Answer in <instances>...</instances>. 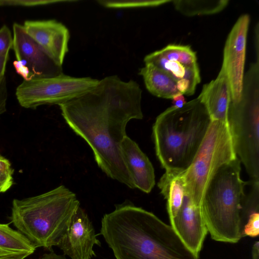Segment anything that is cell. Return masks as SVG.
Masks as SVG:
<instances>
[{"label":"cell","mask_w":259,"mask_h":259,"mask_svg":"<svg viewBox=\"0 0 259 259\" xmlns=\"http://www.w3.org/2000/svg\"><path fill=\"white\" fill-rule=\"evenodd\" d=\"M172 100V106L176 108L182 107L186 103L184 95L179 93L174 96L171 99Z\"/></svg>","instance_id":"obj_28"},{"label":"cell","mask_w":259,"mask_h":259,"mask_svg":"<svg viewBox=\"0 0 259 259\" xmlns=\"http://www.w3.org/2000/svg\"><path fill=\"white\" fill-rule=\"evenodd\" d=\"M100 234L115 259H199L170 225L128 200L104 215Z\"/></svg>","instance_id":"obj_2"},{"label":"cell","mask_w":259,"mask_h":259,"mask_svg":"<svg viewBox=\"0 0 259 259\" xmlns=\"http://www.w3.org/2000/svg\"><path fill=\"white\" fill-rule=\"evenodd\" d=\"M37 259H67L64 255L57 254L53 251L44 254L41 257Z\"/></svg>","instance_id":"obj_31"},{"label":"cell","mask_w":259,"mask_h":259,"mask_svg":"<svg viewBox=\"0 0 259 259\" xmlns=\"http://www.w3.org/2000/svg\"><path fill=\"white\" fill-rule=\"evenodd\" d=\"M211 122L199 97L181 108L171 106L157 117L152 137L156 155L165 172H181L188 168Z\"/></svg>","instance_id":"obj_3"},{"label":"cell","mask_w":259,"mask_h":259,"mask_svg":"<svg viewBox=\"0 0 259 259\" xmlns=\"http://www.w3.org/2000/svg\"><path fill=\"white\" fill-rule=\"evenodd\" d=\"M0 171H14L10 161L0 155Z\"/></svg>","instance_id":"obj_30"},{"label":"cell","mask_w":259,"mask_h":259,"mask_svg":"<svg viewBox=\"0 0 259 259\" xmlns=\"http://www.w3.org/2000/svg\"><path fill=\"white\" fill-rule=\"evenodd\" d=\"M144 61L145 64H152L165 71L176 82L182 79L188 80L194 91L201 81L199 68H189L178 61L168 60L161 54L159 50L146 56Z\"/></svg>","instance_id":"obj_19"},{"label":"cell","mask_w":259,"mask_h":259,"mask_svg":"<svg viewBox=\"0 0 259 259\" xmlns=\"http://www.w3.org/2000/svg\"><path fill=\"white\" fill-rule=\"evenodd\" d=\"M229 2L228 0H175L171 2L175 9L183 15L194 16L219 13L226 7Z\"/></svg>","instance_id":"obj_20"},{"label":"cell","mask_w":259,"mask_h":259,"mask_svg":"<svg viewBox=\"0 0 259 259\" xmlns=\"http://www.w3.org/2000/svg\"><path fill=\"white\" fill-rule=\"evenodd\" d=\"M184 171L165 172L157 184L161 194L167 200V210L169 220L176 216L183 202L185 195Z\"/></svg>","instance_id":"obj_17"},{"label":"cell","mask_w":259,"mask_h":259,"mask_svg":"<svg viewBox=\"0 0 259 259\" xmlns=\"http://www.w3.org/2000/svg\"><path fill=\"white\" fill-rule=\"evenodd\" d=\"M241 162L237 157L223 165L205 191L202 210L211 238L235 243L242 237L241 203L245 182L241 178Z\"/></svg>","instance_id":"obj_5"},{"label":"cell","mask_w":259,"mask_h":259,"mask_svg":"<svg viewBox=\"0 0 259 259\" xmlns=\"http://www.w3.org/2000/svg\"><path fill=\"white\" fill-rule=\"evenodd\" d=\"M237 158L228 122L212 120L192 162L184 172L185 194L202 205L214 175L223 165Z\"/></svg>","instance_id":"obj_7"},{"label":"cell","mask_w":259,"mask_h":259,"mask_svg":"<svg viewBox=\"0 0 259 259\" xmlns=\"http://www.w3.org/2000/svg\"><path fill=\"white\" fill-rule=\"evenodd\" d=\"M212 120L228 122V112L231 101L229 82L223 65L214 79L205 84L198 96Z\"/></svg>","instance_id":"obj_15"},{"label":"cell","mask_w":259,"mask_h":259,"mask_svg":"<svg viewBox=\"0 0 259 259\" xmlns=\"http://www.w3.org/2000/svg\"><path fill=\"white\" fill-rule=\"evenodd\" d=\"M159 51L168 60L178 61L189 68H199L196 53L190 46L169 44Z\"/></svg>","instance_id":"obj_21"},{"label":"cell","mask_w":259,"mask_h":259,"mask_svg":"<svg viewBox=\"0 0 259 259\" xmlns=\"http://www.w3.org/2000/svg\"><path fill=\"white\" fill-rule=\"evenodd\" d=\"M62 1L50 0H0V7L21 6L33 7L49 5L53 3L63 2Z\"/></svg>","instance_id":"obj_24"},{"label":"cell","mask_w":259,"mask_h":259,"mask_svg":"<svg viewBox=\"0 0 259 259\" xmlns=\"http://www.w3.org/2000/svg\"><path fill=\"white\" fill-rule=\"evenodd\" d=\"M14 171H0V193L8 190L13 184Z\"/></svg>","instance_id":"obj_26"},{"label":"cell","mask_w":259,"mask_h":259,"mask_svg":"<svg viewBox=\"0 0 259 259\" xmlns=\"http://www.w3.org/2000/svg\"><path fill=\"white\" fill-rule=\"evenodd\" d=\"M259 234L258 211L251 213L247 218V222L242 230V236L256 237Z\"/></svg>","instance_id":"obj_23"},{"label":"cell","mask_w":259,"mask_h":259,"mask_svg":"<svg viewBox=\"0 0 259 259\" xmlns=\"http://www.w3.org/2000/svg\"><path fill=\"white\" fill-rule=\"evenodd\" d=\"M36 247L19 231L0 224V259H24Z\"/></svg>","instance_id":"obj_16"},{"label":"cell","mask_w":259,"mask_h":259,"mask_svg":"<svg viewBox=\"0 0 259 259\" xmlns=\"http://www.w3.org/2000/svg\"><path fill=\"white\" fill-rule=\"evenodd\" d=\"M9 58V53L0 56V82L5 76V72L7 63Z\"/></svg>","instance_id":"obj_29"},{"label":"cell","mask_w":259,"mask_h":259,"mask_svg":"<svg viewBox=\"0 0 259 259\" xmlns=\"http://www.w3.org/2000/svg\"><path fill=\"white\" fill-rule=\"evenodd\" d=\"M121 151L135 188L146 193L151 192L155 184V176L154 167L147 156L127 136L121 142Z\"/></svg>","instance_id":"obj_14"},{"label":"cell","mask_w":259,"mask_h":259,"mask_svg":"<svg viewBox=\"0 0 259 259\" xmlns=\"http://www.w3.org/2000/svg\"><path fill=\"white\" fill-rule=\"evenodd\" d=\"M97 2L105 7L118 9L156 7L171 2L172 1H98Z\"/></svg>","instance_id":"obj_22"},{"label":"cell","mask_w":259,"mask_h":259,"mask_svg":"<svg viewBox=\"0 0 259 259\" xmlns=\"http://www.w3.org/2000/svg\"><path fill=\"white\" fill-rule=\"evenodd\" d=\"M13 46L16 60L13 62L16 71L25 80L54 77L63 73L57 65L25 31L23 26H13Z\"/></svg>","instance_id":"obj_9"},{"label":"cell","mask_w":259,"mask_h":259,"mask_svg":"<svg viewBox=\"0 0 259 259\" xmlns=\"http://www.w3.org/2000/svg\"><path fill=\"white\" fill-rule=\"evenodd\" d=\"M8 89L6 77L0 82V115L6 111Z\"/></svg>","instance_id":"obj_27"},{"label":"cell","mask_w":259,"mask_h":259,"mask_svg":"<svg viewBox=\"0 0 259 259\" xmlns=\"http://www.w3.org/2000/svg\"><path fill=\"white\" fill-rule=\"evenodd\" d=\"M95 245L101 246V242L87 212L79 207L57 246L71 259H92L96 256Z\"/></svg>","instance_id":"obj_11"},{"label":"cell","mask_w":259,"mask_h":259,"mask_svg":"<svg viewBox=\"0 0 259 259\" xmlns=\"http://www.w3.org/2000/svg\"><path fill=\"white\" fill-rule=\"evenodd\" d=\"M228 123L237 156L252 180H259V60L243 76L240 100L230 102Z\"/></svg>","instance_id":"obj_6"},{"label":"cell","mask_w":259,"mask_h":259,"mask_svg":"<svg viewBox=\"0 0 259 259\" xmlns=\"http://www.w3.org/2000/svg\"><path fill=\"white\" fill-rule=\"evenodd\" d=\"M80 207L76 194L64 185L36 196L14 199L11 222L37 247L57 246Z\"/></svg>","instance_id":"obj_4"},{"label":"cell","mask_w":259,"mask_h":259,"mask_svg":"<svg viewBox=\"0 0 259 259\" xmlns=\"http://www.w3.org/2000/svg\"><path fill=\"white\" fill-rule=\"evenodd\" d=\"M251 259H259V242H254L252 247Z\"/></svg>","instance_id":"obj_32"},{"label":"cell","mask_w":259,"mask_h":259,"mask_svg":"<svg viewBox=\"0 0 259 259\" xmlns=\"http://www.w3.org/2000/svg\"><path fill=\"white\" fill-rule=\"evenodd\" d=\"M13 37L9 27L4 25L0 28V56L9 53L13 49Z\"/></svg>","instance_id":"obj_25"},{"label":"cell","mask_w":259,"mask_h":259,"mask_svg":"<svg viewBox=\"0 0 259 259\" xmlns=\"http://www.w3.org/2000/svg\"><path fill=\"white\" fill-rule=\"evenodd\" d=\"M249 22L250 17L247 14L239 17L227 37L224 49L222 65L227 72L233 103L239 102L241 98Z\"/></svg>","instance_id":"obj_10"},{"label":"cell","mask_w":259,"mask_h":259,"mask_svg":"<svg viewBox=\"0 0 259 259\" xmlns=\"http://www.w3.org/2000/svg\"><path fill=\"white\" fill-rule=\"evenodd\" d=\"M23 26L26 32L57 65L62 67L68 51V28L56 20H26Z\"/></svg>","instance_id":"obj_12"},{"label":"cell","mask_w":259,"mask_h":259,"mask_svg":"<svg viewBox=\"0 0 259 259\" xmlns=\"http://www.w3.org/2000/svg\"><path fill=\"white\" fill-rule=\"evenodd\" d=\"M169 221L170 226L185 244L199 255L208 233L202 205L196 204L185 194L180 210Z\"/></svg>","instance_id":"obj_13"},{"label":"cell","mask_w":259,"mask_h":259,"mask_svg":"<svg viewBox=\"0 0 259 259\" xmlns=\"http://www.w3.org/2000/svg\"><path fill=\"white\" fill-rule=\"evenodd\" d=\"M139 74L142 76L147 90L155 96L171 99L180 93L177 82L166 72L152 64H145Z\"/></svg>","instance_id":"obj_18"},{"label":"cell","mask_w":259,"mask_h":259,"mask_svg":"<svg viewBox=\"0 0 259 259\" xmlns=\"http://www.w3.org/2000/svg\"><path fill=\"white\" fill-rule=\"evenodd\" d=\"M99 80L90 77H75L63 73L54 77L24 80L17 88L16 98L25 108L44 105H59L96 85Z\"/></svg>","instance_id":"obj_8"},{"label":"cell","mask_w":259,"mask_h":259,"mask_svg":"<svg viewBox=\"0 0 259 259\" xmlns=\"http://www.w3.org/2000/svg\"><path fill=\"white\" fill-rule=\"evenodd\" d=\"M142 90L134 80L117 75L59 105L66 123L93 151L99 167L129 188L135 186L123 159L121 144L132 119H142Z\"/></svg>","instance_id":"obj_1"}]
</instances>
